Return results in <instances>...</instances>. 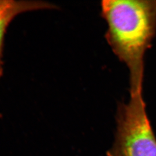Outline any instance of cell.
I'll list each match as a JSON object with an SVG mask.
<instances>
[{"instance_id":"2","label":"cell","mask_w":156,"mask_h":156,"mask_svg":"<svg viewBox=\"0 0 156 156\" xmlns=\"http://www.w3.org/2000/svg\"><path fill=\"white\" fill-rule=\"evenodd\" d=\"M115 141L107 156H156V138L147 116L143 91L130 92L119 104Z\"/></svg>"},{"instance_id":"3","label":"cell","mask_w":156,"mask_h":156,"mask_svg":"<svg viewBox=\"0 0 156 156\" xmlns=\"http://www.w3.org/2000/svg\"><path fill=\"white\" fill-rule=\"evenodd\" d=\"M55 4L43 1L0 0V78L4 71L3 51L5 34L16 17L27 12L54 9Z\"/></svg>"},{"instance_id":"1","label":"cell","mask_w":156,"mask_h":156,"mask_svg":"<svg viewBox=\"0 0 156 156\" xmlns=\"http://www.w3.org/2000/svg\"><path fill=\"white\" fill-rule=\"evenodd\" d=\"M101 14L107 42L128 67L130 91L142 90L145 53L156 33V0H104Z\"/></svg>"}]
</instances>
